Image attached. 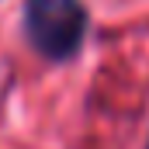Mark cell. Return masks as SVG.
I'll return each mask as SVG.
<instances>
[{"label":"cell","mask_w":149,"mask_h":149,"mask_svg":"<svg viewBox=\"0 0 149 149\" xmlns=\"http://www.w3.org/2000/svg\"><path fill=\"white\" fill-rule=\"evenodd\" d=\"M24 35L52 63L73 59L87 35V10L80 0H28Z\"/></svg>","instance_id":"cell-1"}]
</instances>
